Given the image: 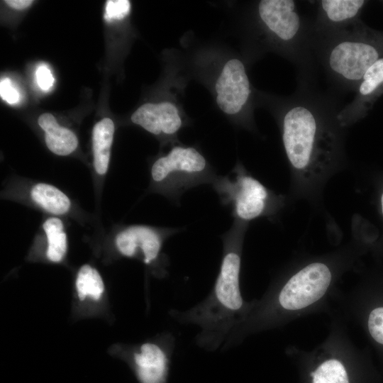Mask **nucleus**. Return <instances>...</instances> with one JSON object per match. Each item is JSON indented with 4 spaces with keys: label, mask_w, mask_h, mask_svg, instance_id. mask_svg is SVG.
Wrapping results in <instances>:
<instances>
[{
    "label": "nucleus",
    "mask_w": 383,
    "mask_h": 383,
    "mask_svg": "<svg viewBox=\"0 0 383 383\" xmlns=\"http://www.w3.org/2000/svg\"><path fill=\"white\" fill-rule=\"evenodd\" d=\"M32 199L46 211L62 215L69 211L71 201L60 189L46 183L35 184L30 192Z\"/></svg>",
    "instance_id": "15"
},
{
    "label": "nucleus",
    "mask_w": 383,
    "mask_h": 383,
    "mask_svg": "<svg viewBox=\"0 0 383 383\" xmlns=\"http://www.w3.org/2000/svg\"><path fill=\"white\" fill-rule=\"evenodd\" d=\"M340 96L316 85L297 84L289 96L279 99L278 111L282 142L291 165L305 174L324 171L341 150L338 115Z\"/></svg>",
    "instance_id": "1"
},
{
    "label": "nucleus",
    "mask_w": 383,
    "mask_h": 383,
    "mask_svg": "<svg viewBox=\"0 0 383 383\" xmlns=\"http://www.w3.org/2000/svg\"><path fill=\"white\" fill-rule=\"evenodd\" d=\"M354 94L353 100L338 115L343 128L366 117L383 94V57L367 70Z\"/></svg>",
    "instance_id": "9"
},
{
    "label": "nucleus",
    "mask_w": 383,
    "mask_h": 383,
    "mask_svg": "<svg viewBox=\"0 0 383 383\" xmlns=\"http://www.w3.org/2000/svg\"><path fill=\"white\" fill-rule=\"evenodd\" d=\"M212 183L221 202L231 208L238 221H250L265 211L269 199L267 189L240 166L226 176L214 177Z\"/></svg>",
    "instance_id": "5"
},
{
    "label": "nucleus",
    "mask_w": 383,
    "mask_h": 383,
    "mask_svg": "<svg viewBox=\"0 0 383 383\" xmlns=\"http://www.w3.org/2000/svg\"><path fill=\"white\" fill-rule=\"evenodd\" d=\"M383 2V1H382Z\"/></svg>",
    "instance_id": "25"
},
{
    "label": "nucleus",
    "mask_w": 383,
    "mask_h": 383,
    "mask_svg": "<svg viewBox=\"0 0 383 383\" xmlns=\"http://www.w3.org/2000/svg\"><path fill=\"white\" fill-rule=\"evenodd\" d=\"M313 383H349L344 365L337 359L323 362L311 373Z\"/></svg>",
    "instance_id": "19"
},
{
    "label": "nucleus",
    "mask_w": 383,
    "mask_h": 383,
    "mask_svg": "<svg viewBox=\"0 0 383 383\" xmlns=\"http://www.w3.org/2000/svg\"><path fill=\"white\" fill-rule=\"evenodd\" d=\"M5 2L13 9L21 10L30 6L33 1L31 0H6Z\"/></svg>",
    "instance_id": "23"
},
{
    "label": "nucleus",
    "mask_w": 383,
    "mask_h": 383,
    "mask_svg": "<svg viewBox=\"0 0 383 383\" xmlns=\"http://www.w3.org/2000/svg\"><path fill=\"white\" fill-rule=\"evenodd\" d=\"M314 53L330 91L339 96L355 92L367 70L383 57V30L360 19L340 31L315 37Z\"/></svg>",
    "instance_id": "3"
},
{
    "label": "nucleus",
    "mask_w": 383,
    "mask_h": 383,
    "mask_svg": "<svg viewBox=\"0 0 383 383\" xmlns=\"http://www.w3.org/2000/svg\"><path fill=\"white\" fill-rule=\"evenodd\" d=\"M43 227L48 240L46 255L53 262L62 261L67 252V235L62 221L56 217L47 218Z\"/></svg>",
    "instance_id": "16"
},
{
    "label": "nucleus",
    "mask_w": 383,
    "mask_h": 383,
    "mask_svg": "<svg viewBox=\"0 0 383 383\" xmlns=\"http://www.w3.org/2000/svg\"><path fill=\"white\" fill-rule=\"evenodd\" d=\"M1 97L10 104H16L20 99L18 91L12 86L9 78H4L0 83Z\"/></svg>",
    "instance_id": "21"
},
{
    "label": "nucleus",
    "mask_w": 383,
    "mask_h": 383,
    "mask_svg": "<svg viewBox=\"0 0 383 383\" xmlns=\"http://www.w3.org/2000/svg\"><path fill=\"white\" fill-rule=\"evenodd\" d=\"M36 81L39 87L44 91H48L52 87L54 77L47 66L41 65L38 67Z\"/></svg>",
    "instance_id": "22"
},
{
    "label": "nucleus",
    "mask_w": 383,
    "mask_h": 383,
    "mask_svg": "<svg viewBox=\"0 0 383 383\" xmlns=\"http://www.w3.org/2000/svg\"><path fill=\"white\" fill-rule=\"evenodd\" d=\"M114 130V123L109 118L101 119L93 128L94 166L96 172L99 175H104L109 169Z\"/></svg>",
    "instance_id": "14"
},
{
    "label": "nucleus",
    "mask_w": 383,
    "mask_h": 383,
    "mask_svg": "<svg viewBox=\"0 0 383 383\" xmlns=\"http://www.w3.org/2000/svg\"><path fill=\"white\" fill-rule=\"evenodd\" d=\"M215 89L216 102L227 114H236L247 104L250 84L243 63L238 59L228 60L218 77Z\"/></svg>",
    "instance_id": "10"
},
{
    "label": "nucleus",
    "mask_w": 383,
    "mask_h": 383,
    "mask_svg": "<svg viewBox=\"0 0 383 383\" xmlns=\"http://www.w3.org/2000/svg\"><path fill=\"white\" fill-rule=\"evenodd\" d=\"M175 232V229L162 232L148 226H131L116 235L115 244L121 255L139 257L144 264L150 265L158 260L165 238Z\"/></svg>",
    "instance_id": "8"
},
{
    "label": "nucleus",
    "mask_w": 383,
    "mask_h": 383,
    "mask_svg": "<svg viewBox=\"0 0 383 383\" xmlns=\"http://www.w3.org/2000/svg\"><path fill=\"white\" fill-rule=\"evenodd\" d=\"M380 205H381L382 213L383 215V192L382 193V195H381V197H380Z\"/></svg>",
    "instance_id": "24"
},
{
    "label": "nucleus",
    "mask_w": 383,
    "mask_h": 383,
    "mask_svg": "<svg viewBox=\"0 0 383 383\" xmlns=\"http://www.w3.org/2000/svg\"><path fill=\"white\" fill-rule=\"evenodd\" d=\"M38 123L45 132L46 145L52 152L66 156L77 148L78 140L76 135L71 130L59 125L51 113H45L40 115Z\"/></svg>",
    "instance_id": "13"
},
{
    "label": "nucleus",
    "mask_w": 383,
    "mask_h": 383,
    "mask_svg": "<svg viewBox=\"0 0 383 383\" xmlns=\"http://www.w3.org/2000/svg\"><path fill=\"white\" fill-rule=\"evenodd\" d=\"M175 343L174 335L166 333L132 350L131 364L140 383H167Z\"/></svg>",
    "instance_id": "7"
},
{
    "label": "nucleus",
    "mask_w": 383,
    "mask_h": 383,
    "mask_svg": "<svg viewBox=\"0 0 383 383\" xmlns=\"http://www.w3.org/2000/svg\"><path fill=\"white\" fill-rule=\"evenodd\" d=\"M331 270L323 263H311L293 275L279 290L275 308L304 309L321 299L331 284Z\"/></svg>",
    "instance_id": "6"
},
{
    "label": "nucleus",
    "mask_w": 383,
    "mask_h": 383,
    "mask_svg": "<svg viewBox=\"0 0 383 383\" xmlns=\"http://www.w3.org/2000/svg\"><path fill=\"white\" fill-rule=\"evenodd\" d=\"M131 4L128 0H109L106 1L104 18L107 21L121 20L130 11Z\"/></svg>",
    "instance_id": "20"
},
{
    "label": "nucleus",
    "mask_w": 383,
    "mask_h": 383,
    "mask_svg": "<svg viewBox=\"0 0 383 383\" xmlns=\"http://www.w3.org/2000/svg\"><path fill=\"white\" fill-rule=\"evenodd\" d=\"M153 182L173 197L192 186L213 179L204 157L194 148L174 147L151 167Z\"/></svg>",
    "instance_id": "4"
},
{
    "label": "nucleus",
    "mask_w": 383,
    "mask_h": 383,
    "mask_svg": "<svg viewBox=\"0 0 383 383\" xmlns=\"http://www.w3.org/2000/svg\"><path fill=\"white\" fill-rule=\"evenodd\" d=\"M374 293L366 313V328L373 343L383 352V287Z\"/></svg>",
    "instance_id": "18"
},
{
    "label": "nucleus",
    "mask_w": 383,
    "mask_h": 383,
    "mask_svg": "<svg viewBox=\"0 0 383 383\" xmlns=\"http://www.w3.org/2000/svg\"><path fill=\"white\" fill-rule=\"evenodd\" d=\"M76 288L79 298L86 297L97 300L104 291L102 278L98 271L89 265L81 267L76 279Z\"/></svg>",
    "instance_id": "17"
},
{
    "label": "nucleus",
    "mask_w": 383,
    "mask_h": 383,
    "mask_svg": "<svg viewBox=\"0 0 383 383\" xmlns=\"http://www.w3.org/2000/svg\"><path fill=\"white\" fill-rule=\"evenodd\" d=\"M131 121L154 135H172L182 126L177 109L168 101L140 106L132 114Z\"/></svg>",
    "instance_id": "12"
},
{
    "label": "nucleus",
    "mask_w": 383,
    "mask_h": 383,
    "mask_svg": "<svg viewBox=\"0 0 383 383\" xmlns=\"http://www.w3.org/2000/svg\"><path fill=\"white\" fill-rule=\"evenodd\" d=\"M365 0H320L316 1V13L313 21L315 37L328 35L344 30L359 20Z\"/></svg>",
    "instance_id": "11"
},
{
    "label": "nucleus",
    "mask_w": 383,
    "mask_h": 383,
    "mask_svg": "<svg viewBox=\"0 0 383 383\" xmlns=\"http://www.w3.org/2000/svg\"><path fill=\"white\" fill-rule=\"evenodd\" d=\"M223 243L219 272L210 293L187 310L170 311L177 322L199 328L196 343L209 352L223 346L229 334L245 319L253 306L244 301L240 292L241 233L235 225L223 237Z\"/></svg>",
    "instance_id": "2"
}]
</instances>
